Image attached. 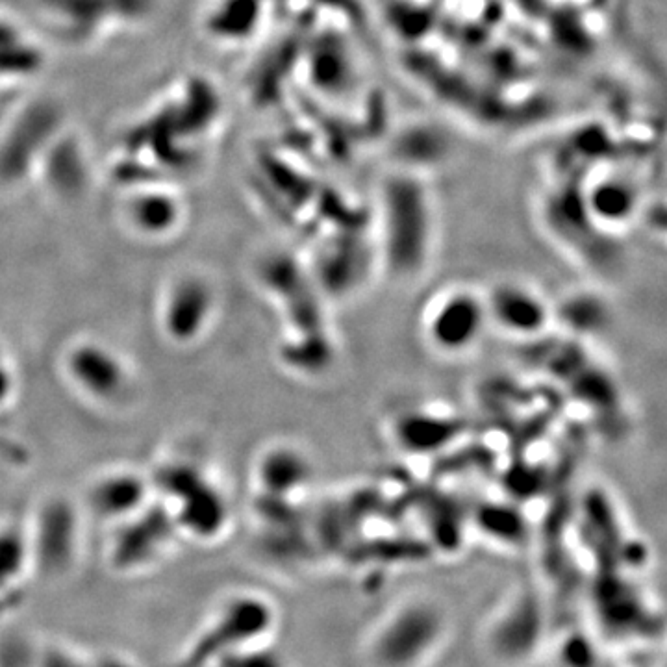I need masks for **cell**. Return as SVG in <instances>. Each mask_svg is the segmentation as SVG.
Instances as JSON below:
<instances>
[{
  "label": "cell",
  "instance_id": "6da1fadb",
  "mask_svg": "<svg viewBox=\"0 0 667 667\" xmlns=\"http://www.w3.org/2000/svg\"><path fill=\"white\" fill-rule=\"evenodd\" d=\"M419 330L436 356L460 360L475 353L491 330L484 291L467 284L441 288L425 304Z\"/></svg>",
  "mask_w": 667,
  "mask_h": 667
},
{
  "label": "cell",
  "instance_id": "7a4b0ae2",
  "mask_svg": "<svg viewBox=\"0 0 667 667\" xmlns=\"http://www.w3.org/2000/svg\"><path fill=\"white\" fill-rule=\"evenodd\" d=\"M156 484L162 486L171 501L169 514L177 527L180 525L201 538L219 536L227 527L230 519L227 495L197 467L184 464L162 467Z\"/></svg>",
  "mask_w": 667,
  "mask_h": 667
},
{
  "label": "cell",
  "instance_id": "3957f363",
  "mask_svg": "<svg viewBox=\"0 0 667 667\" xmlns=\"http://www.w3.org/2000/svg\"><path fill=\"white\" fill-rule=\"evenodd\" d=\"M490 328L508 340H542L554 325V303L536 284L504 278L484 291Z\"/></svg>",
  "mask_w": 667,
  "mask_h": 667
},
{
  "label": "cell",
  "instance_id": "277c9868",
  "mask_svg": "<svg viewBox=\"0 0 667 667\" xmlns=\"http://www.w3.org/2000/svg\"><path fill=\"white\" fill-rule=\"evenodd\" d=\"M65 373L91 401L117 404L132 388V373L114 349L99 341L76 343L65 358Z\"/></svg>",
  "mask_w": 667,
  "mask_h": 667
},
{
  "label": "cell",
  "instance_id": "5b68a950",
  "mask_svg": "<svg viewBox=\"0 0 667 667\" xmlns=\"http://www.w3.org/2000/svg\"><path fill=\"white\" fill-rule=\"evenodd\" d=\"M217 293L212 282L199 275H184L165 293L162 328L167 338L178 345L195 343L212 325Z\"/></svg>",
  "mask_w": 667,
  "mask_h": 667
},
{
  "label": "cell",
  "instance_id": "8992f818",
  "mask_svg": "<svg viewBox=\"0 0 667 667\" xmlns=\"http://www.w3.org/2000/svg\"><path fill=\"white\" fill-rule=\"evenodd\" d=\"M254 477L267 501L288 504L310 490L315 479L314 460L299 445L275 443L260 454Z\"/></svg>",
  "mask_w": 667,
  "mask_h": 667
},
{
  "label": "cell",
  "instance_id": "52a82bcc",
  "mask_svg": "<svg viewBox=\"0 0 667 667\" xmlns=\"http://www.w3.org/2000/svg\"><path fill=\"white\" fill-rule=\"evenodd\" d=\"M151 482L132 471L106 473L89 490V508L102 519H130L149 501Z\"/></svg>",
  "mask_w": 667,
  "mask_h": 667
},
{
  "label": "cell",
  "instance_id": "ba28073f",
  "mask_svg": "<svg viewBox=\"0 0 667 667\" xmlns=\"http://www.w3.org/2000/svg\"><path fill=\"white\" fill-rule=\"evenodd\" d=\"M456 428L458 425L453 417L427 408H416L395 421L393 436L399 447L417 453L441 447Z\"/></svg>",
  "mask_w": 667,
  "mask_h": 667
}]
</instances>
